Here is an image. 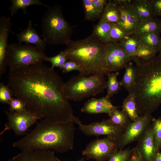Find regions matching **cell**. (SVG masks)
Instances as JSON below:
<instances>
[{"label":"cell","instance_id":"6da1fadb","mask_svg":"<svg viewBox=\"0 0 161 161\" xmlns=\"http://www.w3.org/2000/svg\"><path fill=\"white\" fill-rule=\"evenodd\" d=\"M64 83L54 69L42 63L9 73L8 85L27 109L41 120L57 123L75 116L64 90Z\"/></svg>","mask_w":161,"mask_h":161},{"label":"cell","instance_id":"7a4b0ae2","mask_svg":"<svg viewBox=\"0 0 161 161\" xmlns=\"http://www.w3.org/2000/svg\"><path fill=\"white\" fill-rule=\"evenodd\" d=\"M35 128L13 143L21 151L51 150L64 153L72 149L75 128L72 120L54 123L40 120Z\"/></svg>","mask_w":161,"mask_h":161},{"label":"cell","instance_id":"3957f363","mask_svg":"<svg viewBox=\"0 0 161 161\" xmlns=\"http://www.w3.org/2000/svg\"><path fill=\"white\" fill-rule=\"evenodd\" d=\"M136 76L134 90L140 115L152 114L161 105V58L155 55L147 59L131 57Z\"/></svg>","mask_w":161,"mask_h":161},{"label":"cell","instance_id":"277c9868","mask_svg":"<svg viewBox=\"0 0 161 161\" xmlns=\"http://www.w3.org/2000/svg\"><path fill=\"white\" fill-rule=\"evenodd\" d=\"M108 43L102 42L92 34L82 39L71 40L63 51L68 60L78 64L79 75H104L110 73L104 60Z\"/></svg>","mask_w":161,"mask_h":161},{"label":"cell","instance_id":"5b68a950","mask_svg":"<svg viewBox=\"0 0 161 161\" xmlns=\"http://www.w3.org/2000/svg\"><path fill=\"white\" fill-rule=\"evenodd\" d=\"M41 21L43 39L49 45H66L71 40L73 29L65 19L61 6L56 4L47 7Z\"/></svg>","mask_w":161,"mask_h":161},{"label":"cell","instance_id":"8992f818","mask_svg":"<svg viewBox=\"0 0 161 161\" xmlns=\"http://www.w3.org/2000/svg\"><path fill=\"white\" fill-rule=\"evenodd\" d=\"M106 81L104 75H80L72 77L64 83V90L67 98L75 101L103 92Z\"/></svg>","mask_w":161,"mask_h":161},{"label":"cell","instance_id":"52a82bcc","mask_svg":"<svg viewBox=\"0 0 161 161\" xmlns=\"http://www.w3.org/2000/svg\"><path fill=\"white\" fill-rule=\"evenodd\" d=\"M47 57L44 50L36 46L19 43L9 44L7 53V64L9 73L42 63L45 61Z\"/></svg>","mask_w":161,"mask_h":161},{"label":"cell","instance_id":"ba28073f","mask_svg":"<svg viewBox=\"0 0 161 161\" xmlns=\"http://www.w3.org/2000/svg\"><path fill=\"white\" fill-rule=\"evenodd\" d=\"M119 150L117 141L107 137L91 141L82 151V154L87 160L106 161Z\"/></svg>","mask_w":161,"mask_h":161},{"label":"cell","instance_id":"9c48e42d","mask_svg":"<svg viewBox=\"0 0 161 161\" xmlns=\"http://www.w3.org/2000/svg\"><path fill=\"white\" fill-rule=\"evenodd\" d=\"M5 113L7 121L0 135L11 129L13 131L16 135H24L32 126L40 120L36 115L27 110L16 112L8 110L5 111Z\"/></svg>","mask_w":161,"mask_h":161},{"label":"cell","instance_id":"30bf717a","mask_svg":"<svg viewBox=\"0 0 161 161\" xmlns=\"http://www.w3.org/2000/svg\"><path fill=\"white\" fill-rule=\"evenodd\" d=\"M74 122L78 125V129L87 136L106 135L117 141L124 131L123 129L113 124L109 119L84 125L76 117Z\"/></svg>","mask_w":161,"mask_h":161},{"label":"cell","instance_id":"8fae6325","mask_svg":"<svg viewBox=\"0 0 161 161\" xmlns=\"http://www.w3.org/2000/svg\"><path fill=\"white\" fill-rule=\"evenodd\" d=\"M153 118L152 114L140 115L136 120L131 122L117 140L119 150H122L128 145L138 141L151 124Z\"/></svg>","mask_w":161,"mask_h":161},{"label":"cell","instance_id":"7c38bea8","mask_svg":"<svg viewBox=\"0 0 161 161\" xmlns=\"http://www.w3.org/2000/svg\"><path fill=\"white\" fill-rule=\"evenodd\" d=\"M104 60L109 73L117 72L125 68L131 60L118 43L109 42L107 48Z\"/></svg>","mask_w":161,"mask_h":161},{"label":"cell","instance_id":"4fadbf2b","mask_svg":"<svg viewBox=\"0 0 161 161\" xmlns=\"http://www.w3.org/2000/svg\"><path fill=\"white\" fill-rule=\"evenodd\" d=\"M119 10L121 21L117 24L129 34L134 33L140 21L132 7L131 0H115Z\"/></svg>","mask_w":161,"mask_h":161},{"label":"cell","instance_id":"5bb4252c","mask_svg":"<svg viewBox=\"0 0 161 161\" xmlns=\"http://www.w3.org/2000/svg\"><path fill=\"white\" fill-rule=\"evenodd\" d=\"M135 147L144 161H154L159 149L154 139L152 123Z\"/></svg>","mask_w":161,"mask_h":161},{"label":"cell","instance_id":"9a60e30c","mask_svg":"<svg viewBox=\"0 0 161 161\" xmlns=\"http://www.w3.org/2000/svg\"><path fill=\"white\" fill-rule=\"evenodd\" d=\"M12 24L10 17L1 16L0 18V77L6 71L8 40L11 31Z\"/></svg>","mask_w":161,"mask_h":161},{"label":"cell","instance_id":"2e32d148","mask_svg":"<svg viewBox=\"0 0 161 161\" xmlns=\"http://www.w3.org/2000/svg\"><path fill=\"white\" fill-rule=\"evenodd\" d=\"M51 150L23 151L7 161H61Z\"/></svg>","mask_w":161,"mask_h":161},{"label":"cell","instance_id":"e0dca14e","mask_svg":"<svg viewBox=\"0 0 161 161\" xmlns=\"http://www.w3.org/2000/svg\"><path fill=\"white\" fill-rule=\"evenodd\" d=\"M116 106H113L110 99L106 96L99 98H93L85 103L81 111L89 114L106 113L109 114Z\"/></svg>","mask_w":161,"mask_h":161},{"label":"cell","instance_id":"ac0fdd59","mask_svg":"<svg viewBox=\"0 0 161 161\" xmlns=\"http://www.w3.org/2000/svg\"><path fill=\"white\" fill-rule=\"evenodd\" d=\"M17 38L18 43L34 44L44 50L47 44L42 39L35 28L32 27V21L30 20L27 27L18 33H13Z\"/></svg>","mask_w":161,"mask_h":161},{"label":"cell","instance_id":"d6986e66","mask_svg":"<svg viewBox=\"0 0 161 161\" xmlns=\"http://www.w3.org/2000/svg\"><path fill=\"white\" fill-rule=\"evenodd\" d=\"M161 32V21L153 16L140 21L134 33L137 35Z\"/></svg>","mask_w":161,"mask_h":161},{"label":"cell","instance_id":"ffe728a7","mask_svg":"<svg viewBox=\"0 0 161 161\" xmlns=\"http://www.w3.org/2000/svg\"><path fill=\"white\" fill-rule=\"evenodd\" d=\"M131 5L140 22L153 16L148 0H132Z\"/></svg>","mask_w":161,"mask_h":161},{"label":"cell","instance_id":"44dd1931","mask_svg":"<svg viewBox=\"0 0 161 161\" xmlns=\"http://www.w3.org/2000/svg\"><path fill=\"white\" fill-rule=\"evenodd\" d=\"M100 20L112 24H117L121 21L119 7L114 0L108 1Z\"/></svg>","mask_w":161,"mask_h":161},{"label":"cell","instance_id":"7402d4cb","mask_svg":"<svg viewBox=\"0 0 161 161\" xmlns=\"http://www.w3.org/2000/svg\"><path fill=\"white\" fill-rule=\"evenodd\" d=\"M124 75L120 81L122 86L129 93H132L134 89L136 76V69L132 62H129L125 68Z\"/></svg>","mask_w":161,"mask_h":161},{"label":"cell","instance_id":"603a6c76","mask_svg":"<svg viewBox=\"0 0 161 161\" xmlns=\"http://www.w3.org/2000/svg\"><path fill=\"white\" fill-rule=\"evenodd\" d=\"M122 112L130 119L131 122L136 120L140 117L138 112L135 97L132 93H129L123 101Z\"/></svg>","mask_w":161,"mask_h":161},{"label":"cell","instance_id":"cb8c5ba5","mask_svg":"<svg viewBox=\"0 0 161 161\" xmlns=\"http://www.w3.org/2000/svg\"><path fill=\"white\" fill-rule=\"evenodd\" d=\"M113 24L100 20L94 27L92 35L101 41L109 42V32Z\"/></svg>","mask_w":161,"mask_h":161},{"label":"cell","instance_id":"d4e9b609","mask_svg":"<svg viewBox=\"0 0 161 161\" xmlns=\"http://www.w3.org/2000/svg\"><path fill=\"white\" fill-rule=\"evenodd\" d=\"M12 5L8 8L10 11L11 16H13L20 9L22 10L24 14L27 13L26 8L34 5H43L48 7L49 6L39 0H11Z\"/></svg>","mask_w":161,"mask_h":161},{"label":"cell","instance_id":"484cf974","mask_svg":"<svg viewBox=\"0 0 161 161\" xmlns=\"http://www.w3.org/2000/svg\"><path fill=\"white\" fill-rule=\"evenodd\" d=\"M117 107L113 108L109 116V120L114 124L124 130L131 122L122 111L118 110Z\"/></svg>","mask_w":161,"mask_h":161},{"label":"cell","instance_id":"4316f807","mask_svg":"<svg viewBox=\"0 0 161 161\" xmlns=\"http://www.w3.org/2000/svg\"><path fill=\"white\" fill-rule=\"evenodd\" d=\"M137 36L141 44L148 47L158 52L161 43L160 33H153Z\"/></svg>","mask_w":161,"mask_h":161},{"label":"cell","instance_id":"83f0119b","mask_svg":"<svg viewBox=\"0 0 161 161\" xmlns=\"http://www.w3.org/2000/svg\"><path fill=\"white\" fill-rule=\"evenodd\" d=\"M119 75V72H116L108 74V80L106 82V88L107 93L106 96L110 99L113 96L118 92L120 90L122 86L117 80V77Z\"/></svg>","mask_w":161,"mask_h":161},{"label":"cell","instance_id":"f1b7e54d","mask_svg":"<svg viewBox=\"0 0 161 161\" xmlns=\"http://www.w3.org/2000/svg\"><path fill=\"white\" fill-rule=\"evenodd\" d=\"M118 43L129 56L141 44L138 36L134 33L129 35Z\"/></svg>","mask_w":161,"mask_h":161},{"label":"cell","instance_id":"f546056e","mask_svg":"<svg viewBox=\"0 0 161 161\" xmlns=\"http://www.w3.org/2000/svg\"><path fill=\"white\" fill-rule=\"evenodd\" d=\"M129 35L117 24H113L109 32V42L119 43Z\"/></svg>","mask_w":161,"mask_h":161},{"label":"cell","instance_id":"4dcf8cb0","mask_svg":"<svg viewBox=\"0 0 161 161\" xmlns=\"http://www.w3.org/2000/svg\"><path fill=\"white\" fill-rule=\"evenodd\" d=\"M157 52L148 47L140 44L137 49L130 55V56L137 57L143 59H147L155 56Z\"/></svg>","mask_w":161,"mask_h":161},{"label":"cell","instance_id":"1f68e13d","mask_svg":"<svg viewBox=\"0 0 161 161\" xmlns=\"http://www.w3.org/2000/svg\"><path fill=\"white\" fill-rule=\"evenodd\" d=\"M82 2L85 16L86 19L93 21L99 18L91 0H83Z\"/></svg>","mask_w":161,"mask_h":161},{"label":"cell","instance_id":"d6a6232c","mask_svg":"<svg viewBox=\"0 0 161 161\" xmlns=\"http://www.w3.org/2000/svg\"><path fill=\"white\" fill-rule=\"evenodd\" d=\"M68 60L63 51H61L57 55L52 57H47L45 61L50 62L52 64L51 68L59 67L62 69L65 63Z\"/></svg>","mask_w":161,"mask_h":161},{"label":"cell","instance_id":"836d02e7","mask_svg":"<svg viewBox=\"0 0 161 161\" xmlns=\"http://www.w3.org/2000/svg\"><path fill=\"white\" fill-rule=\"evenodd\" d=\"M14 96L13 93L9 86L4 83H0V101L3 104H9Z\"/></svg>","mask_w":161,"mask_h":161},{"label":"cell","instance_id":"e575fe53","mask_svg":"<svg viewBox=\"0 0 161 161\" xmlns=\"http://www.w3.org/2000/svg\"><path fill=\"white\" fill-rule=\"evenodd\" d=\"M133 150V148L119 150L112 154L108 159V161H128Z\"/></svg>","mask_w":161,"mask_h":161},{"label":"cell","instance_id":"d590c367","mask_svg":"<svg viewBox=\"0 0 161 161\" xmlns=\"http://www.w3.org/2000/svg\"><path fill=\"white\" fill-rule=\"evenodd\" d=\"M152 123L154 139L159 150L161 149V117L154 118Z\"/></svg>","mask_w":161,"mask_h":161},{"label":"cell","instance_id":"8d00e7d4","mask_svg":"<svg viewBox=\"0 0 161 161\" xmlns=\"http://www.w3.org/2000/svg\"><path fill=\"white\" fill-rule=\"evenodd\" d=\"M9 105L8 110L16 112H21L27 110L25 103L21 100L16 97L12 98Z\"/></svg>","mask_w":161,"mask_h":161},{"label":"cell","instance_id":"74e56055","mask_svg":"<svg viewBox=\"0 0 161 161\" xmlns=\"http://www.w3.org/2000/svg\"><path fill=\"white\" fill-rule=\"evenodd\" d=\"M154 16H161V0H148Z\"/></svg>","mask_w":161,"mask_h":161},{"label":"cell","instance_id":"f35d334b","mask_svg":"<svg viewBox=\"0 0 161 161\" xmlns=\"http://www.w3.org/2000/svg\"><path fill=\"white\" fill-rule=\"evenodd\" d=\"M99 17L101 16L108 1L106 0H91Z\"/></svg>","mask_w":161,"mask_h":161},{"label":"cell","instance_id":"ab89813d","mask_svg":"<svg viewBox=\"0 0 161 161\" xmlns=\"http://www.w3.org/2000/svg\"><path fill=\"white\" fill-rule=\"evenodd\" d=\"M62 70L63 72L67 73L74 70L79 71V68L75 62L71 60H69L65 63Z\"/></svg>","mask_w":161,"mask_h":161},{"label":"cell","instance_id":"60d3db41","mask_svg":"<svg viewBox=\"0 0 161 161\" xmlns=\"http://www.w3.org/2000/svg\"><path fill=\"white\" fill-rule=\"evenodd\" d=\"M128 161H144L140 154L135 147L133 148V150Z\"/></svg>","mask_w":161,"mask_h":161},{"label":"cell","instance_id":"b9f144b4","mask_svg":"<svg viewBox=\"0 0 161 161\" xmlns=\"http://www.w3.org/2000/svg\"><path fill=\"white\" fill-rule=\"evenodd\" d=\"M154 161H161V152L157 153Z\"/></svg>","mask_w":161,"mask_h":161},{"label":"cell","instance_id":"7bdbcfd3","mask_svg":"<svg viewBox=\"0 0 161 161\" xmlns=\"http://www.w3.org/2000/svg\"><path fill=\"white\" fill-rule=\"evenodd\" d=\"M158 56L161 58V43L158 50Z\"/></svg>","mask_w":161,"mask_h":161},{"label":"cell","instance_id":"ee69618b","mask_svg":"<svg viewBox=\"0 0 161 161\" xmlns=\"http://www.w3.org/2000/svg\"><path fill=\"white\" fill-rule=\"evenodd\" d=\"M85 158L84 157H82L80 159L76 161H85Z\"/></svg>","mask_w":161,"mask_h":161}]
</instances>
